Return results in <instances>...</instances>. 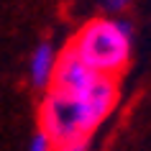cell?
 Here are the masks:
<instances>
[{
	"label": "cell",
	"mask_w": 151,
	"mask_h": 151,
	"mask_svg": "<svg viewBox=\"0 0 151 151\" xmlns=\"http://www.w3.org/2000/svg\"><path fill=\"white\" fill-rule=\"evenodd\" d=\"M54 151H87V143H82V146H67V149H54Z\"/></svg>",
	"instance_id": "cell-7"
},
{
	"label": "cell",
	"mask_w": 151,
	"mask_h": 151,
	"mask_svg": "<svg viewBox=\"0 0 151 151\" xmlns=\"http://www.w3.org/2000/svg\"><path fill=\"white\" fill-rule=\"evenodd\" d=\"M72 46L103 77H118L131 59L133 33L126 21L92 18L80 28Z\"/></svg>",
	"instance_id": "cell-2"
},
{
	"label": "cell",
	"mask_w": 151,
	"mask_h": 151,
	"mask_svg": "<svg viewBox=\"0 0 151 151\" xmlns=\"http://www.w3.org/2000/svg\"><path fill=\"white\" fill-rule=\"evenodd\" d=\"M100 77H103V74H97V72L77 54V49L69 44V46L59 54V62H56V69H54V77H51L49 92H56V95H64V97H80V95H85L87 90H92V85H95Z\"/></svg>",
	"instance_id": "cell-3"
},
{
	"label": "cell",
	"mask_w": 151,
	"mask_h": 151,
	"mask_svg": "<svg viewBox=\"0 0 151 151\" xmlns=\"http://www.w3.org/2000/svg\"><path fill=\"white\" fill-rule=\"evenodd\" d=\"M118 103V82L115 77H100L80 97H64L46 92L39 110V123L54 149L82 146L90 133L103 123Z\"/></svg>",
	"instance_id": "cell-1"
},
{
	"label": "cell",
	"mask_w": 151,
	"mask_h": 151,
	"mask_svg": "<svg viewBox=\"0 0 151 151\" xmlns=\"http://www.w3.org/2000/svg\"><path fill=\"white\" fill-rule=\"evenodd\" d=\"M26 151H54V143L46 138V133H44V131H39V133L33 136L31 146H28Z\"/></svg>",
	"instance_id": "cell-5"
},
{
	"label": "cell",
	"mask_w": 151,
	"mask_h": 151,
	"mask_svg": "<svg viewBox=\"0 0 151 151\" xmlns=\"http://www.w3.org/2000/svg\"><path fill=\"white\" fill-rule=\"evenodd\" d=\"M100 5H103L108 13H120L123 8L131 5V0H100Z\"/></svg>",
	"instance_id": "cell-6"
},
{
	"label": "cell",
	"mask_w": 151,
	"mask_h": 151,
	"mask_svg": "<svg viewBox=\"0 0 151 151\" xmlns=\"http://www.w3.org/2000/svg\"><path fill=\"white\" fill-rule=\"evenodd\" d=\"M56 62H59V56L51 44H39L33 49L31 59H28V74H31L33 87H51Z\"/></svg>",
	"instance_id": "cell-4"
}]
</instances>
